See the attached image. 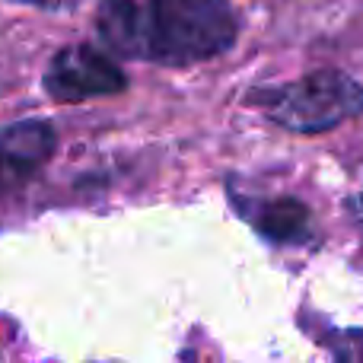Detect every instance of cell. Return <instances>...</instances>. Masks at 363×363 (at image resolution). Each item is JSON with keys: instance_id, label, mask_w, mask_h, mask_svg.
<instances>
[{"instance_id": "obj_6", "label": "cell", "mask_w": 363, "mask_h": 363, "mask_svg": "<svg viewBox=\"0 0 363 363\" xmlns=\"http://www.w3.org/2000/svg\"><path fill=\"white\" fill-rule=\"evenodd\" d=\"M354 211H357V217L363 220V191L357 194V198H354Z\"/></svg>"}, {"instance_id": "obj_3", "label": "cell", "mask_w": 363, "mask_h": 363, "mask_svg": "<svg viewBox=\"0 0 363 363\" xmlns=\"http://www.w3.org/2000/svg\"><path fill=\"white\" fill-rule=\"evenodd\" d=\"M125 86V70L93 45L61 48L45 70V93L55 102H86L99 96H115Z\"/></svg>"}, {"instance_id": "obj_7", "label": "cell", "mask_w": 363, "mask_h": 363, "mask_svg": "<svg viewBox=\"0 0 363 363\" xmlns=\"http://www.w3.org/2000/svg\"><path fill=\"white\" fill-rule=\"evenodd\" d=\"M19 4H38V6H45L48 0H19Z\"/></svg>"}, {"instance_id": "obj_1", "label": "cell", "mask_w": 363, "mask_h": 363, "mask_svg": "<svg viewBox=\"0 0 363 363\" xmlns=\"http://www.w3.org/2000/svg\"><path fill=\"white\" fill-rule=\"evenodd\" d=\"M96 32L118 57L188 67L230 51L239 16L230 0H99Z\"/></svg>"}, {"instance_id": "obj_2", "label": "cell", "mask_w": 363, "mask_h": 363, "mask_svg": "<svg viewBox=\"0 0 363 363\" xmlns=\"http://www.w3.org/2000/svg\"><path fill=\"white\" fill-rule=\"evenodd\" d=\"M249 106L294 134H322L363 115V86L345 70H315L294 83L252 89Z\"/></svg>"}, {"instance_id": "obj_4", "label": "cell", "mask_w": 363, "mask_h": 363, "mask_svg": "<svg viewBox=\"0 0 363 363\" xmlns=\"http://www.w3.org/2000/svg\"><path fill=\"white\" fill-rule=\"evenodd\" d=\"M55 147V125L45 118L0 125V191L29 182L51 160Z\"/></svg>"}, {"instance_id": "obj_5", "label": "cell", "mask_w": 363, "mask_h": 363, "mask_svg": "<svg viewBox=\"0 0 363 363\" xmlns=\"http://www.w3.org/2000/svg\"><path fill=\"white\" fill-rule=\"evenodd\" d=\"M236 211L271 242H306L313 236L309 211L296 198H236Z\"/></svg>"}]
</instances>
